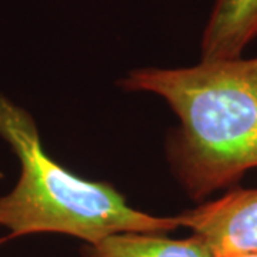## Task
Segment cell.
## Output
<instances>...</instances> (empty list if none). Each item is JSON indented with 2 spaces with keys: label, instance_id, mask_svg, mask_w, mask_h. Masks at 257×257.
<instances>
[{
  "label": "cell",
  "instance_id": "1",
  "mask_svg": "<svg viewBox=\"0 0 257 257\" xmlns=\"http://www.w3.org/2000/svg\"><path fill=\"white\" fill-rule=\"evenodd\" d=\"M119 84L163 97L179 117L167 157L192 199L237 183L257 167V57L202 60L180 69L142 67Z\"/></svg>",
  "mask_w": 257,
  "mask_h": 257
},
{
  "label": "cell",
  "instance_id": "4",
  "mask_svg": "<svg viewBox=\"0 0 257 257\" xmlns=\"http://www.w3.org/2000/svg\"><path fill=\"white\" fill-rule=\"evenodd\" d=\"M257 39V0H214L203 30L202 60L241 57Z\"/></svg>",
  "mask_w": 257,
  "mask_h": 257
},
{
  "label": "cell",
  "instance_id": "5",
  "mask_svg": "<svg viewBox=\"0 0 257 257\" xmlns=\"http://www.w3.org/2000/svg\"><path fill=\"white\" fill-rule=\"evenodd\" d=\"M84 257H214L200 237L169 239L155 233H119L83 248Z\"/></svg>",
  "mask_w": 257,
  "mask_h": 257
},
{
  "label": "cell",
  "instance_id": "7",
  "mask_svg": "<svg viewBox=\"0 0 257 257\" xmlns=\"http://www.w3.org/2000/svg\"><path fill=\"white\" fill-rule=\"evenodd\" d=\"M3 240H5V239H0V243H2V241H3Z\"/></svg>",
  "mask_w": 257,
  "mask_h": 257
},
{
  "label": "cell",
  "instance_id": "2",
  "mask_svg": "<svg viewBox=\"0 0 257 257\" xmlns=\"http://www.w3.org/2000/svg\"><path fill=\"white\" fill-rule=\"evenodd\" d=\"M0 138L20 162L15 189L0 197L6 239L33 233H63L96 244L119 233L165 234L177 217H157L130 207L111 184L73 175L43 149L33 117L0 94Z\"/></svg>",
  "mask_w": 257,
  "mask_h": 257
},
{
  "label": "cell",
  "instance_id": "3",
  "mask_svg": "<svg viewBox=\"0 0 257 257\" xmlns=\"http://www.w3.org/2000/svg\"><path fill=\"white\" fill-rule=\"evenodd\" d=\"M211 248L214 257L257 253V189H234L176 216Z\"/></svg>",
  "mask_w": 257,
  "mask_h": 257
},
{
  "label": "cell",
  "instance_id": "6",
  "mask_svg": "<svg viewBox=\"0 0 257 257\" xmlns=\"http://www.w3.org/2000/svg\"><path fill=\"white\" fill-rule=\"evenodd\" d=\"M234 257H257V253H250V254H241V256H234Z\"/></svg>",
  "mask_w": 257,
  "mask_h": 257
}]
</instances>
